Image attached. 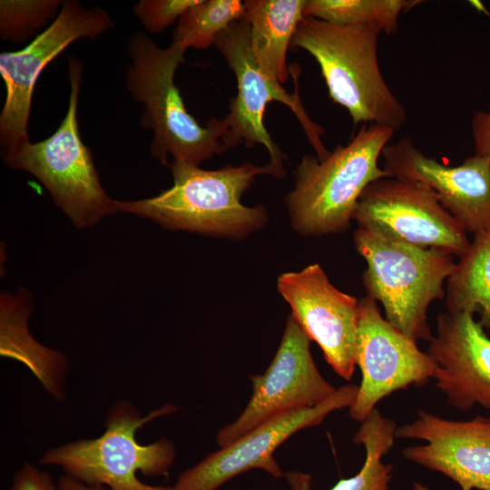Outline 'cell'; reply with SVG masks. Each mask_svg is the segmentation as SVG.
Here are the masks:
<instances>
[{"label": "cell", "mask_w": 490, "mask_h": 490, "mask_svg": "<svg viewBox=\"0 0 490 490\" xmlns=\"http://www.w3.org/2000/svg\"><path fill=\"white\" fill-rule=\"evenodd\" d=\"M200 0H141L133 7V14L144 28L158 34L172 25Z\"/></svg>", "instance_id": "d4e9b609"}, {"label": "cell", "mask_w": 490, "mask_h": 490, "mask_svg": "<svg viewBox=\"0 0 490 490\" xmlns=\"http://www.w3.org/2000/svg\"><path fill=\"white\" fill-rule=\"evenodd\" d=\"M471 126L475 154L490 161V112H476Z\"/></svg>", "instance_id": "4316f807"}, {"label": "cell", "mask_w": 490, "mask_h": 490, "mask_svg": "<svg viewBox=\"0 0 490 490\" xmlns=\"http://www.w3.org/2000/svg\"><path fill=\"white\" fill-rule=\"evenodd\" d=\"M176 410L173 405H164L142 416L131 402L117 400L106 414L105 429L100 436L50 448L39 462L59 466L65 475L84 484L102 485L110 490H172V486L147 485L136 474L167 475L176 457L173 443L163 436L142 445L136 440V432Z\"/></svg>", "instance_id": "5b68a950"}, {"label": "cell", "mask_w": 490, "mask_h": 490, "mask_svg": "<svg viewBox=\"0 0 490 490\" xmlns=\"http://www.w3.org/2000/svg\"><path fill=\"white\" fill-rule=\"evenodd\" d=\"M396 437L426 442L403 449L408 461L445 475L461 490H490V417L452 420L420 409L412 423L397 427Z\"/></svg>", "instance_id": "9a60e30c"}, {"label": "cell", "mask_w": 490, "mask_h": 490, "mask_svg": "<svg viewBox=\"0 0 490 490\" xmlns=\"http://www.w3.org/2000/svg\"><path fill=\"white\" fill-rule=\"evenodd\" d=\"M358 309L355 358L361 381L348 409L353 420L362 422L390 394L426 385L434 364L427 352L381 315L373 299L364 297Z\"/></svg>", "instance_id": "7c38bea8"}, {"label": "cell", "mask_w": 490, "mask_h": 490, "mask_svg": "<svg viewBox=\"0 0 490 490\" xmlns=\"http://www.w3.org/2000/svg\"><path fill=\"white\" fill-rule=\"evenodd\" d=\"M419 0H306L304 17L346 25H376L396 33L398 16L420 5Z\"/></svg>", "instance_id": "7402d4cb"}, {"label": "cell", "mask_w": 490, "mask_h": 490, "mask_svg": "<svg viewBox=\"0 0 490 490\" xmlns=\"http://www.w3.org/2000/svg\"><path fill=\"white\" fill-rule=\"evenodd\" d=\"M60 0H1L0 34L3 40H27L58 15Z\"/></svg>", "instance_id": "cb8c5ba5"}, {"label": "cell", "mask_w": 490, "mask_h": 490, "mask_svg": "<svg viewBox=\"0 0 490 490\" xmlns=\"http://www.w3.org/2000/svg\"><path fill=\"white\" fill-rule=\"evenodd\" d=\"M396 422L375 408L361 422L353 442L365 448V461L353 476L340 479L330 490H389L393 466L383 461L394 445ZM290 490H311L312 478L308 473L292 470L284 473Z\"/></svg>", "instance_id": "d6986e66"}, {"label": "cell", "mask_w": 490, "mask_h": 490, "mask_svg": "<svg viewBox=\"0 0 490 490\" xmlns=\"http://www.w3.org/2000/svg\"><path fill=\"white\" fill-rule=\"evenodd\" d=\"M245 1L200 0L179 19L173 41L184 49H205L230 24L242 20Z\"/></svg>", "instance_id": "603a6c76"}, {"label": "cell", "mask_w": 490, "mask_h": 490, "mask_svg": "<svg viewBox=\"0 0 490 490\" xmlns=\"http://www.w3.org/2000/svg\"><path fill=\"white\" fill-rule=\"evenodd\" d=\"M389 177L428 186L465 230L490 229V161L475 154L448 166L425 155L410 138L387 144L382 152Z\"/></svg>", "instance_id": "2e32d148"}, {"label": "cell", "mask_w": 490, "mask_h": 490, "mask_svg": "<svg viewBox=\"0 0 490 490\" xmlns=\"http://www.w3.org/2000/svg\"><path fill=\"white\" fill-rule=\"evenodd\" d=\"M277 288L326 361L339 377L350 380L356 368L359 300L338 289L318 263L280 274Z\"/></svg>", "instance_id": "5bb4252c"}, {"label": "cell", "mask_w": 490, "mask_h": 490, "mask_svg": "<svg viewBox=\"0 0 490 490\" xmlns=\"http://www.w3.org/2000/svg\"><path fill=\"white\" fill-rule=\"evenodd\" d=\"M127 50L126 86L132 99L143 104L141 125L153 132L152 155L164 165L170 164L172 156V162L199 166L225 152L223 118H211L201 125L187 111L175 84V73L184 62L186 49L174 41L162 48L137 32L129 38Z\"/></svg>", "instance_id": "7a4b0ae2"}, {"label": "cell", "mask_w": 490, "mask_h": 490, "mask_svg": "<svg viewBox=\"0 0 490 490\" xmlns=\"http://www.w3.org/2000/svg\"><path fill=\"white\" fill-rule=\"evenodd\" d=\"M413 489L414 490H428L426 486L419 483H416L413 486Z\"/></svg>", "instance_id": "f1b7e54d"}, {"label": "cell", "mask_w": 490, "mask_h": 490, "mask_svg": "<svg viewBox=\"0 0 490 490\" xmlns=\"http://www.w3.org/2000/svg\"><path fill=\"white\" fill-rule=\"evenodd\" d=\"M358 389L357 385H344L313 407L293 410L260 425L181 473L172 490H217L250 469H261L276 478L284 476L274 457L277 448L299 430L320 424L333 411L349 407Z\"/></svg>", "instance_id": "4fadbf2b"}, {"label": "cell", "mask_w": 490, "mask_h": 490, "mask_svg": "<svg viewBox=\"0 0 490 490\" xmlns=\"http://www.w3.org/2000/svg\"><path fill=\"white\" fill-rule=\"evenodd\" d=\"M108 13L64 1L54 20L24 48L0 54L6 96L0 114L1 155L9 161L30 142L27 133L34 89L45 66L73 42L96 39L113 26Z\"/></svg>", "instance_id": "9c48e42d"}, {"label": "cell", "mask_w": 490, "mask_h": 490, "mask_svg": "<svg viewBox=\"0 0 490 490\" xmlns=\"http://www.w3.org/2000/svg\"><path fill=\"white\" fill-rule=\"evenodd\" d=\"M213 45L237 80V95L230 101V111L223 118L227 126L225 144L228 148L240 142L249 148L262 144L269 152L270 163L282 178L285 175L283 161L286 155L274 142L263 122L267 104L277 101L295 114L317 158L322 161L329 154L321 140L324 129L309 116L299 94L298 65L289 66V74L295 83L294 92L289 93L259 64L250 44V26L243 19L223 30Z\"/></svg>", "instance_id": "ba28073f"}, {"label": "cell", "mask_w": 490, "mask_h": 490, "mask_svg": "<svg viewBox=\"0 0 490 490\" xmlns=\"http://www.w3.org/2000/svg\"><path fill=\"white\" fill-rule=\"evenodd\" d=\"M376 25H346L304 17L291 47L312 55L329 97L348 110L354 125L369 122L398 130L407 112L387 86L377 60Z\"/></svg>", "instance_id": "3957f363"}, {"label": "cell", "mask_w": 490, "mask_h": 490, "mask_svg": "<svg viewBox=\"0 0 490 490\" xmlns=\"http://www.w3.org/2000/svg\"><path fill=\"white\" fill-rule=\"evenodd\" d=\"M353 220L359 228L393 240L461 257L470 247L466 231L426 185L394 177L362 192Z\"/></svg>", "instance_id": "30bf717a"}, {"label": "cell", "mask_w": 490, "mask_h": 490, "mask_svg": "<svg viewBox=\"0 0 490 490\" xmlns=\"http://www.w3.org/2000/svg\"><path fill=\"white\" fill-rule=\"evenodd\" d=\"M8 490H60L51 475L30 463H24L15 472Z\"/></svg>", "instance_id": "484cf974"}, {"label": "cell", "mask_w": 490, "mask_h": 490, "mask_svg": "<svg viewBox=\"0 0 490 490\" xmlns=\"http://www.w3.org/2000/svg\"><path fill=\"white\" fill-rule=\"evenodd\" d=\"M169 167L173 177L171 188L147 199L115 200L118 211L149 219L167 230L233 240L243 239L267 223L264 206H246L240 199L256 177L269 174L280 178L270 162L204 170L172 162Z\"/></svg>", "instance_id": "6da1fadb"}, {"label": "cell", "mask_w": 490, "mask_h": 490, "mask_svg": "<svg viewBox=\"0 0 490 490\" xmlns=\"http://www.w3.org/2000/svg\"><path fill=\"white\" fill-rule=\"evenodd\" d=\"M394 131L363 124L345 146L338 145L319 161L305 154L295 170V186L285 197L294 230L304 236L346 230L365 189L389 177L378 166Z\"/></svg>", "instance_id": "277c9868"}, {"label": "cell", "mask_w": 490, "mask_h": 490, "mask_svg": "<svg viewBox=\"0 0 490 490\" xmlns=\"http://www.w3.org/2000/svg\"><path fill=\"white\" fill-rule=\"evenodd\" d=\"M306 0H247L243 20L250 26V44L263 70L279 83L289 74L287 54L304 18Z\"/></svg>", "instance_id": "ac0fdd59"}, {"label": "cell", "mask_w": 490, "mask_h": 490, "mask_svg": "<svg viewBox=\"0 0 490 490\" xmlns=\"http://www.w3.org/2000/svg\"><path fill=\"white\" fill-rule=\"evenodd\" d=\"M446 282L448 312H475L490 336V229L474 235Z\"/></svg>", "instance_id": "ffe728a7"}, {"label": "cell", "mask_w": 490, "mask_h": 490, "mask_svg": "<svg viewBox=\"0 0 490 490\" xmlns=\"http://www.w3.org/2000/svg\"><path fill=\"white\" fill-rule=\"evenodd\" d=\"M26 310L14 314L2 306L1 355L24 364L53 397L64 400L66 358L36 342L27 328Z\"/></svg>", "instance_id": "44dd1931"}, {"label": "cell", "mask_w": 490, "mask_h": 490, "mask_svg": "<svg viewBox=\"0 0 490 490\" xmlns=\"http://www.w3.org/2000/svg\"><path fill=\"white\" fill-rule=\"evenodd\" d=\"M83 64L69 60L70 96L66 114L48 138L29 142L6 163L34 175L54 202L78 228H86L118 211L100 181L90 149L83 143L77 110Z\"/></svg>", "instance_id": "52a82bcc"}, {"label": "cell", "mask_w": 490, "mask_h": 490, "mask_svg": "<svg viewBox=\"0 0 490 490\" xmlns=\"http://www.w3.org/2000/svg\"><path fill=\"white\" fill-rule=\"evenodd\" d=\"M427 354L436 387L460 410L479 405L490 411V336L470 312H443Z\"/></svg>", "instance_id": "e0dca14e"}, {"label": "cell", "mask_w": 490, "mask_h": 490, "mask_svg": "<svg viewBox=\"0 0 490 490\" xmlns=\"http://www.w3.org/2000/svg\"><path fill=\"white\" fill-rule=\"evenodd\" d=\"M250 378L252 394L246 407L217 433L216 443L220 447L276 416L313 407L337 389L318 369L310 352V339L291 314L271 363L262 375Z\"/></svg>", "instance_id": "8fae6325"}, {"label": "cell", "mask_w": 490, "mask_h": 490, "mask_svg": "<svg viewBox=\"0 0 490 490\" xmlns=\"http://www.w3.org/2000/svg\"><path fill=\"white\" fill-rule=\"evenodd\" d=\"M57 485L60 490H110L102 485H87L67 475L59 477Z\"/></svg>", "instance_id": "83f0119b"}, {"label": "cell", "mask_w": 490, "mask_h": 490, "mask_svg": "<svg viewBox=\"0 0 490 490\" xmlns=\"http://www.w3.org/2000/svg\"><path fill=\"white\" fill-rule=\"evenodd\" d=\"M354 245L367 263V296L384 308L386 319L414 341H430L427 310L446 297L445 282L456 263L452 254L393 240L358 228Z\"/></svg>", "instance_id": "8992f818"}]
</instances>
